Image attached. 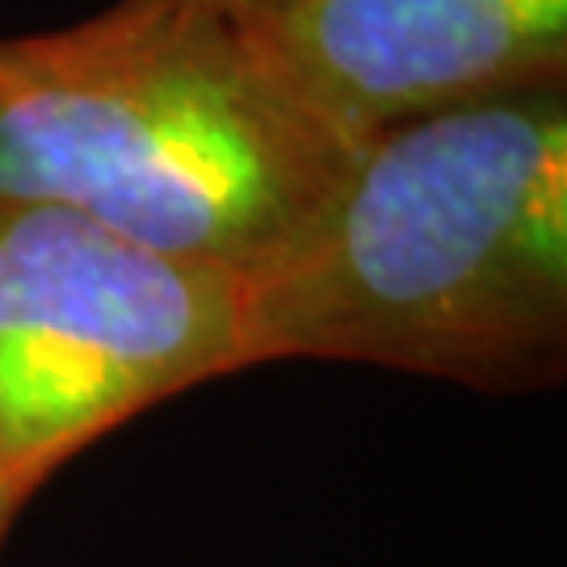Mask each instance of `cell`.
Returning a JSON list of instances; mask_svg holds the SVG:
<instances>
[{"label": "cell", "mask_w": 567, "mask_h": 567, "mask_svg": "<svg viewBox=\"0 0 567 567\" xmlns=\"http://www.w3.org/2000/svg\"><path fill=\"white\" fill-rule=\"evenodd\" d=\"M567 353V84L386 126L244 278V362L337 358L522 391Z\"/></svg>", "instance_id": "cell-1"}, {"label": "cell", "mask_w": 567, "mask_h": 567, "mask_svg": "<svg viewBox=\"0 0 567 567\" xmlns=\"http://www.w3.org/2000/svg\"><path fill=\"white\" fill-rule=\"evenodd\" d=\"M30 492H34V487H25L9 466L0 463V543H4V529L13 526V517H18V508L25 505Z\"/></svg>", "instance_id": "cell-5"}, {"label": "cell", "mask_w": 567, "mask_h": 567, "mask_svg": "<svg viewBox=\"0 0 567 567\" xmlns=\"http://www.w3.org/2000/svg\"><path fill=\"white\" fill-rule=\"evenodd\" d=\"M353 147L224 0H118L0 39V198L252 278Z\"/></svg>", "instance_id": "cell-2"}, {"label": "cell", "mask_w": 567, "mask_h": 567, "mask_svg": "<svg viewBox=\"0 0 567 567\" xmlns=\"http://www.w3.org/2000/svg\"><path fill=\"white\" fill-rule=\"evenodd\" d=\"M227 9L236 13L240 21H248V25H257V21H265V18H274L278 9H286L290 0H224Z\"/></svg>", "instance_id": "cell-6"}, {"label": "cell", "mask_w": 567, "mask_h": 567, "mask_svg": "<svg viewBox=\"0 0 567 567\" xmlns=\"http://www.w3.org/2000/svg\"><path fill=\"white\" fill-rule=\"evenodd\" d=\"M252 34L344 147L450 105L567 84V0H290Z\"/></svg>", "instance_id": "cell-4"}, {"label": "cell", "mask_w": 567, "mask_h": 567, "mask_svg": "<svg viewBox=\"0 0 567 567\" xmlns=\"http://www.w3.org/2000/svg\"><path fill=\"white\" fill-rule=\"evenodd\" d=\"M244 365L240 274L0 198V463L25 487L143 408Z\"/></svg>", "instance_id": "cell-3"}]
</instances>
